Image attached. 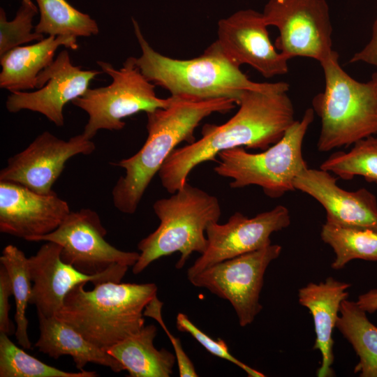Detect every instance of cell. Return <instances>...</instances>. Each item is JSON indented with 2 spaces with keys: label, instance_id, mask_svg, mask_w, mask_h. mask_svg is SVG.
<instances>
[{
  "label": "cell",
  "instance_id": "6da1fadb",
  "mask_svg": "<svg viewBox=\"0 0 377 377\" xmlns=\"http://www.w3.org/2000/svg\"><path fill=\"white\" fill-rule=\"evenodd\" d=\"M239 110L221 125L205 124L198 140L175 149L158 172L163 188L172 194L188 182L198 165L215 161L225 150L245 147L265 150L277 142L294 123L295 111L287 92L246 89Z\"/></svg>",
  "mask_w": 377,
  "mask_h": 377
},
{
  "label": "cell",
  "instance_id": "7a4b0ae2",
  "mask_svg": "<svg viewBox=\"0 0 377 377\" xmlns=\"http://www.w3.org/2000/svg\"><path fill=\"white\" fill-rule=\"evenodd\" d=\"M175 97L169 106L146 113L147 138L143 146L134 155L115 163L125 171L112 191L113 205L122 213L136 212L153 177L177 145L195 141V130L203 119L215 112H230L237 105L230 98Z\"/></svg>",
  "mask_w": 377,
  "mask_h": 377
},
{
  "label": "cell",
  "instance_id": "3957f363",
  "mask_svg": "<svg viewBox=\"0 0 377 377\" xmlns=\"http://www.w3.org/2000/svg\"><path fill=\"white\" fill-rule=\"evenodd\" d=\"M134 33L141 50L136 64L145 77L168 90L171 96L195 100L219 98L235 99L237 105L246 89L287 92L285 82H256L251 80L212 43L199 57L189 59L171 58L156 51L142 34L138 22L132 19Z\"/></svg>",
  "mask_w": 377,
  "mask_h": 377
},
{
  "label": "cell",
  "instance_id": "277c9868",
  "mask_svg": "<svg viewBox=\"0 0 377 377\" xmlns=\"http://www.w3.org/2000/svg\"><path fill=\"white\" fill-rule=\"evenodd\" d=\"M80 283L66 295L56 317L106 350L145 326L144 311L156 295L154 283L107 281L86 290Z\"/></svg>",
  "mask_w": 377,
  "mask_h": 377
},
{
  "label": "cell",
  "instance_id": "5b68a950",
  "mask_svg": "<svg viewBox=\"0 0 377 377\" xmlns=\"http://www.w3.org/2000/svg\"><path fill=\"white\" fill-rule=\"evenodd\" d=\"M153 209L159 226L138 244L140 252L132 267L134 274L175 252L180 253L176 268H182L193 253H204L207 245L206 228L211 223L219 222L221 215L218 198L188 182L170 197L157 200Z\"/></svg>",
  "mask_w": 377,
  "mask_h": 377
},
{
  "label": "cell",
  "instance_id": "8992f818",
  "mask_svg": "<svg viewBox=\"0 0 377 377\" xmlns=\"http://www.w3.org/2000/svg\"><path fill=\"white\" fill-rule=\"evenodd\" d=\"M320 65L325 89L312 100L321 121L318 150L348 147L377 134V94L371 82L350 77L340 66L336 51Z\"/></svg>",
  "mask_w": 377,
  "mask_h": 377
},
{
  "label": "cell",
  "instance_id": "52a82bcc",
  "mask_svg": "<svg viewBox=\"0 0 377 377\" xmlns=\"http://www.w3.org/2000/svg\"><path fill=\"white\" fill-rule=\"evenodd\" d=\"M313 119V108L306 109L302 119L295 120L281 140L260 153H250L242 147L220 152L214 172L231 179L232 188L256 185L271 198L294 191L295 177L308 167L302 156V144Z\"/></svg>",
  "mask_w": 377,
  "mask_h": 377
},
{
  "label": "cell",
  "instance_id": "ba28073f",
  "mask_svg": "<svg viewBox=\"0 0 377 377\" xmlns=\"http://www.w3.org/2000/svg\"><path fill=\"white\" fill-rule=\"evenodd\" d=\"M97 64L112 77V82L105 87L89 88L71 102L89 115L82 133L89 140L102 129L121 130L126 125L124 118L166 108L175 99L173 96L167 98L156 96V85L142 73L135 57H128L119 69L108 62L98 61Z\"/></svg>",
  "mask_w": 377,
  "mask_h": 377
},
{
  "label": "cell",
  "instance_id": "9c48e42d",
  "mask_svg": "<svg viewBox=\"0 0 377 377\" xmlns=\"http://www.w3.org/2000/svg\"><path fill=\"white\" fill-rule=\"evenodd\" d=\"M263 15L279 30L274 46L288 59L309 57L320 63L332 50V27L325 0H269Z\"/></svg>",
  "mask_w": 377,
  "mask_h": 377
},
{
  "label": "cell",
  "instance_id": "30bf717a",
  "mask_svg": "<svg viewBox=\"0 0 377 377\" xmlns=\"http://www.w3.org/2000/svg\"><path fill=\"white\" fill-rule=\"evenodd\" d=\"M282 247L263 249L216 263L188 279L193 286L207 289L233 307L241 327L253 323L263 309L260 294L269 265L278 258Z\"/></svg>",
  "mask_w": 377,
  "mask_h": 377
},
{
  "label": "cell",
  "instance_id": "8fae6325",
  "mask_svg": "<svg viewBox=\"0 0 377 377\" xmlns=\"http://www.w3.org/2000/svg\"><path fill=\"white\" fill-rule=\"evenodd\" d=\"M107 230L96 212L83 208L71 212L52 232L30 242H52L61 246V259L89 275L117 265L133 267L140 253L119 250L105 240Z\"/></svg>",
  "mask_w": 377,
  "mask_h": 377
},
{
  "label": "cell",
  "instance_id": "7c38bea8",
  "mask_svg": "<svg viewBox=\"0 0 377 377\" xmlns=\"http://www.w3.org/2000/svg\"><path fill=\"white\" fill-rule=\"evenodd\" d=\"M290 222L288 209L279 205L251 218L237 212L223 224L211 223L206 228L207 248L187 270L188 279L216 263L269 246L271 235Z\"/></svg>",
  "mask_w": 377,
  "mask_h": 377
},
{
  "label": "cell",
  "instance_id": "4fadbf2b",
  "mask_svg": "<svg viewBox=\"0 0 377 377\" xmlns=\"http://www.w3.org/2000/svg\"><path fill=\"white\" fill-rule=\"evenodd\" d=\"M95 149L94 142L83 133L64 140L44 131L26 149L8 159L0 172V181L20 184L39 193H51L68 160L78 154L89 155Z\"/></svg>",
  "mask_w": 377,
  "mask_h": 377
},
{
  "label": "cell",
  "instance_id": "5bb4252c",
  "mask_svg": "<svg viewBox=\"0 0 377 377\" xmlns=\"http://www.w3.org/2000/svg\"><path fill=\"white\" fill-rule=\"evenodd\" d=\"M101 73L73 65L68 52L63 50L38 76L37 90L10 92L6 101V109L12 113L22 110L38 112L57 126H63L65 105L82 96L91 81Z\"/></svg>",
  "mask_w": 377,
  "mask_h": 377
},
{
  "label": "cell",
  "instance_id": "9a60e30c",
  "mask_svg": "<svg viewBox=\"0 0 377 377\" xmlns=\"http://www.w3.org/2000/svg\"><path fill=\"white\" fill-rule=\"evenodd\" d=\"M61 246L46 242L36 254L28 258L33 282L29 304L36 307L37 314L54 317L61 308L68 293L80 283L94 286L107 282H121L128 267L117 265L103 273L89 275L61 259Z\"/></svg>",
  "mask_w": 377,
  "mask_h": 377
},
{
  "label": "cell",
  "instance_id": "2e32d148",
  "mask_svg": "<svg viewBox=\"0 0 377 377\" xmlns=\"http://www.w3.org/2000/svg\"><path fill=\"white\" fill-rule=\"evenodd\" d=\"M263 13L240 10L218 22L217 43L235 64L251 66L265 78L288 71V59L269 39Z\"/></svg>",
  "mask_w": 377,
  "mask_h": 377
},
{
  "label": "cell",
  "instance_id": "e0dca14e",
  "mask_svg": "<svg viewBox=\"0 0 377 377\" xmlns=\"http://www.w3.org/2000/svg\"><path fill=\"white\" fill-rule=\"evenodd\" d=\"M71 212L54 191L35 192L15 182L0 181V232L27 241L56 230Z\"/></svg>",
  "mask_w": 377,
  "mask_h": 377
},
{
  "label": "cell",
  "instance_id": "ac0fdd59",
  "mask_svg": "<svg viewBox=\"0 0 377 377\" xmlns=\"http://www.w3.org/2000/svg\"><path fill=\"white\" fill-rule=\"evenodd\" d=\"M295 190L318 201L326 212V222L343 227L377 231V199L365 188L348 191L339 187L337 178L326 170L308 167L293 180Z\"/></svg>",
  "mask_w": 377,
  "mask_h": 377
},
{
  "label": "cell",
  "instance_id": "d6986e66",
  "mask_svg": "<svg viewBox=\"0 0 377 377\" xmlns=\"http://www.w3.org/2000/svg\"><path fill=\"white\" fill-rule=\"evenodd\" d=\"M350 283L327 277L318 283L311 282L298 290L299 303L310 311L314 323L316 340L313 347L322 355L318 377L334 376L332 332L336 327L341 302L348 297Z\"/></svg>",
  "mask_w": 377,
  "mask_h": 377
},
{
  "label": "cell",
  "instance_id": "ffe728a7",
  "mask_svg": "<svg viewBox=\"0 0 377 377\" xmlns=\"http://www.w3.org/2000/svg\"><path fill=\"white\" fill-rule=\"evenodd\" d=\"M60 46L77 50V37L48 36L36 43L8 51L0 57V87L10 92L36 88L38 76L53 62Z\"/></svg>",
  "mask_w": 377,
  "mask_h": 377
},
{
  "label": "cell",
  "instance_id": "44dd1931",
  "mask_svg": "<svg viewBox=\"0 0 377 377\" xmlns=\"http://www.w3.org/2000/svg\"><path fill=\"white\" fill-rule=\"evenodd\" d=\"M38 318L40 335L35 346L39 352L53 359L70 355L78 370L92 363L108 367L114 373L124 371L117 360L56 316L47 318L38 314Z\"/></svg>",
  "mask_w": 377,
  "mask_h": 377
},
{
  "label": "cell",
  "instance_id": "7402d4cb",
  "mask_svg": "<svg viewBox=\"0 0 377 377\" xmlns=\"http://www.w3.org/2000/svg\"><path fill=\"white\" fill-rule=\"evenodd\" d=\"M157 334L154 325H145L132 335L108 348L105 352L117 360L131 377H169L173 373L175 355L158 350L154 341Z\"/></svg>",
  "mask_w": 377,
  "mask_h": 377
},
{
  "label": "cell",
  "instance_id": "603a6c76",
  "mask_svg": "<svg viewBox=\"0 0 377 377\" xmlns=\"http://www.w3.org/2000/svg\"><path fill=\"white\" fill-rule=\"evenodd\" d=\"M336 327L359 357L354 373L360 377H377V327L367 312L347 298L341 302Z\"/></svg>",
  "mask_w": 377,
  "mask_h": 377
},
{
  "label": "cell",
  "instance_id": "cb8c5ba5",
  "mask_svg": "<svg viewBox=\"0 0 377 377\" xmlns=\"http://www.w3.org/2000/svg\"><path fill=\"white\" fill-rule=\"evenodd\" d=\"M320 237L335 253L331 267L338 270L354 259L377 262V231L343 227L325 222Z\"/></svg>",
  "mask_w": 377,
  "mask_h": 377
},
{
  "label": "cell",
  "instance_id": "d4e9b609",
  "mask_svg": "<svg viewBox=\"0 0 377 377\" xmlns=\"http://www.w3.org/2000/svg\"><path fill=\"white\" fill-rule=\"evenodd\" d=\"M40 13L35 31L48 36L89 37L97 35V22L66 0H36Z\"/></svg>",
  "mask_w": 377,
  "mask_h": 377
},
{
  "label": "cell",
  "instance_id": "484cf974",
  "mask_svg": "<svg viewBox=\"0 0 377 377\" xmlns=\"http://www.w3.org/2000/svg\"><path fill=\"white\" fill-rule=\"evenodd\" d=\"M0 264L6 269L12 283L13 295L15 302V337L20 346L31 349V343L27 333L29 322L26 316L32 290L28 258L17 246L8 244L2 250Z\"/></svg>",
  "mask_w": 377,
  "mask_h": 377
},
{
  "label": "cell",
  "instance_id": "4316f807",
  "mask_svg": "<svg viewBox=\"0 0 377 377\" xmlns=\"http://www.w3.org/2000/svg\"><path fill=\"white\" fill-rule=\"evenodd\" d=\"M320 168L342 179L360 176L377 184V137L374 135L358 140L349 151L332 154Z\"/></svg>",
  "mask_w": 377,
  "mask_h": 377
},
{
  "label": "cell",
  "instance_id": "83f0119b",
  "mask_svg": "<svg viewBox=\"0 0 377 377\" xmlns=\"http://www.w3.org/2000/svg\"><path fill=\"white\" fill-rule=\"evenodd\" d=\"M96 371H66L50 366L17 346L0 332V377H96Z\"/></svg>",
  "mask_w": 377,
  "mask_h": 377
},
{
  "label": "cell",
  "instance_id": "f1b7e54d",
  "mask_svg": "<svg viewBox=\"0 0 377 377\" xmlns=\"http://www.w3.org/2000/svg\"><path fill=\"white\" fill-rule=\"evenodd\" d=\"M38 10L36 5L22 1L15 17L8 21L4 9L0 8V57L15 47L45 38L35 31L33 25Z\"/></svg>",
  "mask_w": 377,
  "mask_h": 377
},
{
  "label": "cell",
  "instance_id": "f546056e",
  "mask_svg": "<svg viewBox=\"0 0 377 377\" xmlns=\"http://www.w3.org/2000/svg\"><path fill=\"white\" fill-rule=\"evenodd\" d=\"M176 326L179 331L191 335L209 353L219 358L228 360L244 370L250 377H264L265 375L235 357L229 351L226 342L221 339H213L199 329L182 313H179L176 318Z\"/></svg>",
  "mask_w": 377,
  "mask_h": 377
},
{
  "label": "cell",
  "instance_id": "4dcf8cb0",
  "mask_svg": "<svg viewBox=\"0 0 377 377\" xmlns=\"http://www.w3.org/2000/svg\"><path fill=\"white\" fill-rule=\"evenodd\" d=\"M163 304V302L156 295L146 306L144 316L154 319L161 326L170 339L176 357L179 376L180 377H197L198 375L194 365L185 353L179 339L171 334L163 321L161 313Z\"/></svg>",
  "mask_w": 377,
  "mask_h": 377
},
{
  "label": "cell",
  "instance_id": "1f68e13d",
  "mask_svg": "<svg viewBox=\"0 0 377 377\" xmlns=\"http://www.w3.org/2000/svg\"><path fill=\"white\" fill-rule=\"evenodd\" d=\"M13 287L10 276L5 269L0 266V332L8 336L12 335L15 331L14 325L9 318L10 304L9 298L13 295Z\"/></svg>",
  "mask_w": 377,
  "mask_h": 377
},
{
  "label": "cell",
  "instance_id": "d6a6232c",
  "mask_svg": "<svg viewBox=\"0 0 377 377\" xmlns=\"http://www.w3.org/2000/svg\"><path fill=\"white\" fill-rule=\"evenodd\" d=\"M349 62H363L377 68V17L373 25L371 39L361 50L353 54Z\"/></svg>",
  "mask_w": 377,
  "mask_h": 377
},
{
  "label": "cell",
  "instance_id": "836d02e7",
  "mask_svg": "<svg viewBox=\"0 0 377 377\" xmlns=\"http://www.w3.org/2000/svg\"><path fill=\"white\" fill-rule=\"evenodd\" d=\"M356 303L367 313H373L376 312L377 311V289H371L360 295Z\"/></svg>",
  "mask_w": 377,
  "mask_h": 377
},
{
  "label": "cell",
  "instance_id": "e575fe53",
  "mask_svg": "<svg viewBox=\"0 0 377 377\" xmlns=\"http://www.w3.org/2000/svg\"><path fill=\"white\" fill-rule=\"evenodd\" d=\"M369 81L371 82L377 94V71L374 73L372 74L371 78Z\"/></svg>",
  "mask_w": 377,
  "mask_h": 377
},
{
  "label": "cell",
  "instance_id": "d590c367",
  "mask_svg": "<svg viewBox=\"0 0 377 377\" xmlns=\"http://www.w3.org/2000/svg\"><path fill=\"white\" fill-rule=\"evenodd\" d=\"M22 1H24V2H25V3H27L30 4V5H35V4L32 2L31 0H22Z\"/></svg>",
  "mask_w": 377,
  "mask_h": 377
}]
</instances>
